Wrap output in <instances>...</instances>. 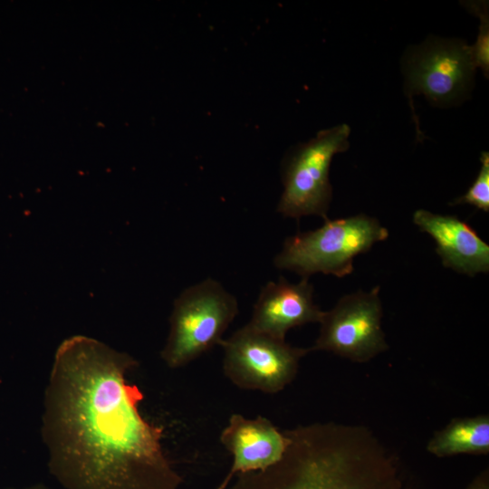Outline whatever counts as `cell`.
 <instances>
[{"label":"cell","instance_id":"6da1fadb","mask_svg":"<svg viewBox=\"0 0 489 489\" xmlns=\"http://www.w3.org/2000/svg\"><path fill=\"white\" fill-rule=\"evenodd\" d=\"M139 362L83 335L58 347L44 390L41 435L64 489H178L183 480L146 419L127 376Z\"/></svg>","mask_w":489,"mask_h":489},{"label":"cell","instance_id":"4fadbf2b","mask_svg":"<svg viewBox=\"0 0 489 489\" xmlns=\"http://www.w3.org/2000/svg\"><path fill=\"white\" fill-rule=\"evenodd\" d=\"M464 6L479 19V30L475 43L471 46L474 62L482 70L484 77L489 74V15L487 1H468Z\"/></svg>","mask_w":489,"mask_h":489},{"label":"cell","instance_id":"3957f363","mask_svg":"<svg viewBox=\"0 0 489 489\" xmlns=\"http://www.w3.org/2000/svg\"><path fill=\"white\" fill-rule=\"evenodd\" d=\"M388 235L377 218L365 214L327 218L317 229L287 237L273 264L305 278L318 273L344 277L352 273L357 255L367 253Z\"/></svg>","mask_w":489,"mask_h":489},{"label":"cell","instance_id":"52a82bcc","mask_svg":"<svg viewBox=\"0 0 489 489\" xmlns=\"http://www.w3.org/2000/svg\"><path fill=\"white\" fill-rule=\"evenodd\" d=\"M475 69L471 46L465 41L427 40L405 59L406 94L409 99L423 94L434 106L455 105L472 90Z\"/></svg>","mask_w":489,"mask_h":489},{"label":"cell","instance_id":"8992f818","mask_svg":"<svg viewBox=\"0 0 489 489\" xmlns=\"http://www.w3.org/2000/svg\"><path fill=\"white\" fill-rule=\"evenodd\" d=\"M224 350L223 371L236 387L274 394L296 377L309 348L292 346L260 332L247 323L219 343Z\"/></svg>","mask_w":489,"mask_h":489},{"label":"cell","instance_id":"9a60e30c","mask_svg":"<svg viewBox=\"0 0 489 489\" xmlns=\"http://www.w3.org/2000/svg\"><path fill=\"white\" fill-rule=\"evenodd\" d=\"M465 489H489L488 471H483Z\"/></svg>","mask_w":489,"mask_h":489},{"label":"cell","instance_id":"ba28073f","mask_svg":"<svg viewBox=\"0 0 489 489\" xmlns=\"http://www.w3.org/2000/svg\"><path fill=\"white\" fill-rule=\"evenodd\" d=\"M382 316L379 286L346 294L323 312L319 336L310 351L323 350L352 362H368L389 348Z\"/></svg>","mask_w":489,"mask_h":489},{"label":"cell","instance_id":"5b68a950","mask_svg":"<svg viewBox=\"0 0 489 489\" xmlns=\"http://www.w3.org/2000/svg\"><path fill=\"white\" fill-rule=\"evenodd\" d=\"M350 134L348 124H339L289 151L282 166L283 191L277 212L295 219L306 216L328 218L332 199L330 166L335 154L348 150Z\"/></svg>","mask_w":489,"mask_h":489},{"label":"cell","instance_id":"2e32d148","mask_svg":"<svg viewBox=\"0 0 489 489\" xmlns=\"http://www.w3.org/2000/svg\"><path fill=\"white\" fill-rule=\"evenodd\" d=\"M24 489H51L42 484H35V485H32V486H29V487H26V488H24Z\"/></svg>","mask_w":489,"mask_h":489},{"label":"cell","instance_id":"8fae6325","mask_svg":"<svg viewBox=\"0 0 489 489\" xmlns=\"http://www.w3.org/2000/svg\"><path fill=\"white\" fill-rule=\"evenodd\" d=\"M413 223L434 239L445 267L468 276L489 272V245L465 222L455 216L418 209Z\"/></svg>","mask_w":489,"mask_h":489},{"label":"cell","instance_id":"7c38bea8","mask_svg":"<svg viewBox=\"0 0 489 489\" xmlns=\"http://www.w3.org/2000/svg\"><path fill=\"white\" fill-rule=\"evenodd\" d=\"M427 451L437 457L461 454L489 453V416L453 418L445 427L436 431L427 445Z\"/></svg>","mask_w":489,"mask_h":489},{"label":"cell","instance_id":"30bf717a","mask_svg":"<svg viewBox=\"0 0 489 489\" xmlns=\"http://www.w3.org/2000/svg\"><path fill=\"white\" fill-rule=\"evenodd\" d=\"M323 312L314 302L313 285L309 278L302 277L299 283H291L280 277L262 288L247 324L285 340L289 330L307 323H320Z\"/></svg>","mask_w":489,"mask_h":489},{"label":"cell","instance_id":"9c48e42d","mask_svg":"<svg viewBox=\"0 0 489 489\" xmlns=\"http://www.w3.org/2000/svg\"><path fill=\"white\" fill-rule=\"evenodd\" d=\"M220 442L233 455V464L217 489H225L237 475L264 470L284 455L290 439L268 418H248L232 414L222 430Z\"/></svg>","mask_w":489,"mask_h":489},{"label":"cell","instance_id":"277c9868","mask_svg":"<svg viewBox=\"0 0 489 489\" xmlns=\"http://www.w3.org/2000/svg\"><path fill=\"white\" fill-rule=\"evenodd\" d=\"M237 313V300L216 280L184 290L174 302L161 359L170 369L187 365L219 345Z\"/></svg>","mask_w":489,"mask_h":489},{"label":"cell","instance_id":"5bb4252c","mask_svg":"<svg viewBox=\"0 0 489 489\" xmlns=\"http://www.w3.org/2000/svg\"><path fill=\"white\" fill-rule=\"evenodd\" d=\"M481 168L466 193L450 203L451 206L468 204L484 212H489V153L483 151Z\"/></svg>","mask_w":489,"mask_h":489},{"label":"cell","instance_id":"7a4b0ae2","mask_svg":"<svg viewBox=\"0 0 489 489\" xmlns=\"http://www.w3.org/2000/svg\"><path fill=\"white\" fill-rule=\"evenodd\" d=\"M273 465L235 475L225 489H406L397 464L366 427L318 422L284 430Z\"/></svg>","mask_w":489,"mask_h":489}]
</instances>
